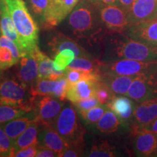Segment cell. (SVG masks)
Here are the masks:
<instances>
[{
	"mask_svg": "<svg viewBox=\"0 0 157 157\" xmlns=\"http://www.w3.org/2000/svg\"><path fill=\"white\" fill-rule=\"evenodd\" d=\"M127 17L129 27L146 21L157 19V1L135 0L127 12Z\"/></svg>",
	"mask_w": 157,
	"mask_h": 157,
	"instance_id": "8fae6325",
	"label": "cell"
},
{
	"mask_svg": "<svg viewBox=\"0 0 157 157\" xmlns=\"http://www.w3.org/2000/svg\"><path fill=\"white\" fill-rule=\"evenodd\" d=\"M2 71L1 69H0V78H1L2 75Z\"/></svg>",
	"mask_w": 157,
	"mask_h": 157,
	"instance_id": "ee69618b",
	"label": "cell"
},
{
	"mask_svg": "<svg viewBox=\"0 0 157 157\" xmlns=\"http://www.w3.org/2000/svg\"><path fill=\"white\" fill-rule=\"evenodd\" d=\"M100 64L101 60L93 58L87 57H76L73 61L68 65V69H76L85 71L98 72L100 74Z\"/></svg>",
	"mask_w": 157,
	"mask_h": 157,
	"instance_id": "83f0119b",
	"label": "cell"
},
{
	"mask_svg": "<svg viewBox=\"0 0 157 157\" xmlns=\"http://www.w3.org/2000/svg\"><path fill=\"white\" fill-rule=\"evenodd\" d=\"M53 127L68 144L84 147L85 129L81 125L76 109L67 105L61 110Z\"/></svg>",
	"mask_w": 157,
	"mask_h": 157,
	"instance_id": "5b68a950",
	"label": "cell"
},
{
	"mask_svg": "<svg viewBox=\"0 0 157 157\" xmlns=\"http://www.w3.org/2000/svg\"><path fill=\"white\" fill-rule=\"evenodd\" d=\"M68 26L78 38L92 39L103 30L99 8L90 0H80L68 18Z\"/></svg>",
	"mask_w": 157,
	"mask_h": 157,
	"instance_id": "3957f363",
	"label": "cell"
},
{
	"mask_svg": "<svg viewBox=\"0 0 157 157\" xmlns=\"http://www.w3.org/2000/svg\"><path fill=\"white\" fill-rule=\"evenodd\" d=\"M39 133V122L36 119L25 129L24 132L17 137L13 143L11 157L17 151L32 146H38Z\"/></svg>",
	"mask_w": 157,
	"mask_h": 157,
	"instance_id": "d4e9b609",
	"label": "cell"
},
{
	"mask_svg": "<svg viewBox=\"0 0 157 157\" xmlns=\"http://www.w3.org/2000/svg\"><path fill=\"white\" fill-rule=\"evenodd\" d=\"M157 117V96L136 103L133 112L131 130H137Z\"/></svg>",
	"mask_w": 157,
	"mask_h": 157,
	"instance_id": "5bb4252c",
	"label": "cell"
},
{
	"mask_svg": "<svg viewBox=\"0 0 157 157\" xmlns=\"http://www.w3.org/2000/svg\"><path fill=\"white\" fill-rule=\"evenodd\" d=\"M121 124V121L117 116L108 108L95 125L96 129L99 132L111 134L117 132Z\"/></svg>",
	"mask_w": 157,
	"mask_h": 157,
	"instance_id": "484cf974",
	"label": "cell"
},
{
	"mask_svg": "<svg viewBox=\"0 0 157 157\" xmlns=\"http://www.w3.org/2000/svg\"><path fill=\"white\" fill-rule=\"evenodd\" d=\"M108 109L106 105H99L87 111H78V114L88 125L95 124Z\"/></svg>",
	"mask_w": 157,
	"mask_h": 157,
	"instance_id": "4dcf8cb0",
	"label": "cell"
},
{
	"mask_svg": "<svg viewBox=\"0 0 157 157\" xmlns=\"http://www.w3.org/2000/svg\"><path fill=\"white\" fill-rule=\"evenodd\" d=\"M27 2L31 10L35 16L39 18L41 22L48 10L50 4V0H27Z\"/></svg>",
	"mask_w": 157,
	"mask_h": 157,
	"instance_id": "836d02e7",
	"label": "cell"
},
{
	"mask_svg": "<svg viewBox=\"0 0 157 157\" xmlns=\"http://www.w3.org/2000/svg\"><path fill=\"white\" fill-rule=\"evenodd\" d=\"M36 157H56L58 156V154H56L54 151L47 148L42 145L38 144L37 146V153Z\"/></svg>",
	"mask_w": 157,
	"mask_h": 157,
	"instance_id": "ab89813d",
	"label": "cell"
},
{
	"mask_svg": "<svg viewBox=\"0 0 157 157\" xmlns=\"http://www.w3.org/2000/svg\"><path fill=\"white\" fill-rule=\"evenodd\" d=\"M117 156L115 148L107 141H101L95 143L88 154L90 157H114Z\"/></svg>",
	"mask_w": 157,
	"mask_h": 157,
	"instance_id": "1f68e13d",
	"label": "cell"
},
{
	"mask_svg": "<svg viewBox=\"0 0 157 157\" xmlns=\"http://www.w3.org/2000/svg\"><path fill=\"white\" fill-rule=\"evenodd\" d=\"M137 130L141 131H146V132H151L157 133V117L154 120L147 124L146 125L141 127L140 129H137Z\"/></svg>",
	"mask_w": 157,
	"mask_h": 157,
	"instance_id": "60d3db41",
	"label": "cell"
},
{
	"mask_svg": "<svg viewBox=\"0 0 157 157\" xmlns=\"http://www.w3.org/2000/svg\"><path fill=\"white\" fill-rule=\"evenodd\" d=\"M13 146V141L5 132L2 125L0 124V156L11 157Z\"/></svg>",
	"mask_w": 157,
	"mask_h": 157,
	"instance_id": "e575fe53",
	"label": "cell"
},
{
	"mask_svg": "<svg viewBox=\"0 0 157 157\" xmlns=\"http://www.w3.org/2000/svg\"><path fill=\"white\" fill-rule=\"evenodd\" d=\"M135 0H117L116 5H119L121 8H123L124 10L128 12L129 8L132 6V3L134 2Z\"/></svg>",
	"mask_w": 157,
	"mask_h": 157,
	"instance_id": "7bdbcfd3",
	"label": "cell"
},
{
	"mask_svg": "<svg viewBox=\"0 0 157 157\" xmlns=\"http://www.w3.org/2000/svg\"><path fill=\"white\" fill-rule=\"evenodd\" d=\"M156 1H157V0H156Z\"/></svg>",
	"mask_w": 157,
	"mask_h": 157,
	"instance_id": "bcb514c9",
	"label": "cell"
},
{
	"mask_svg": "<svg viewBox=\"0 0 157 157\" xmlns=\"http://www.w3.org/2000/svg\"><path fill=\"white\" fill-rule=\"evenodd\" d=\"M101 80L110 88L115 95H126L135 76H123L101 73Z\"/></svg>",
	"mask_w": 157,
	"mask_h": 157,
	"instance_id": "cb8c5ba5",
	"label": "cell"
},
{
	"mask_svg": "<svg viewBox=\"0 0 157 157\" xmlns=\"http://www.w3.org/2000/svg\"><path fill=\"white\" fill-rule=\"evenodd\" d=\"M21 57L15 43L5 35H0V69L5 71L16 65Z\"/></svg>",
	"mask_w": 157,
	"mask_h": 157,
	"instance_id": "ac0fdd59",
	"label": "cell"
},
{
	"mask_svg": "<svg viewBox=\"0 0 157 157\" xmlns=\"http://www.w3.org/2000/svg\"><path fill=\"white\" fill-rule=\"evenodd\" d=\"M64 104L65 101L52 95L42 96L34 107L36 119L39 123L53 127Z\"/></svg>",
	"mask_w": 157,
	"mask_h": 157,
	"instance_id": "30bf717a",
	"label": "cell"
},
{
	"mask_svg": "<svg viewBox=\"0 0 157 157\" xmlns=\"http://www.w3.org/2000/svg\"><path fill=\"white\" fill-rule=\"evenodd\" d=\"M37 146H32L17 151L13 156L15 157H34L36 156Z\"/></svg>",
	"mask_w": 157,
	"mask_h": 157,
	"instance_id": "f35d334b",
	"label": "cell"
},
{
	"mask_svg": "<svg viewBox=\"0 0 157 157\" xmlns=\"http://www.w3.org/2000/svg\"><path fill=\"white\" fill-rule=\"evenodd\" d=\"M100 74L109 73L123 76H137L152 74L157 71V60L140 61L130 59H118L102 61L100 64Z\"/></svg>",
	"mask_w": 157,
	"mask_h": 157,
	"instance_id": "8992f818",
	"label": "cell"
},
{
	"mask_svg": "<svg viewBox=\"0 0 157 157\" xmlns=\"http://www.w3.org/2000/svg\"><path fill=\"white\" fill-rule=\"evenodd\" d=\"M99 15L103 27L111 34H123L129 29L127 12L116 4L99 8Z\"/></svg>",
	"mask_w": 157,
	"mask_h": 157,
	"instance_id": "52a82bcc",
	"label": "cell"
},
{
	"mask_svg": "<svg viewBox=\"0 0 157 157\" xmlns=\"http://www.w3.org/2000/svg\"><path fill=\"white\" fill-rule=\"evenodd\" d=\"M104 55L105 61L118 59L154 61L157 60V44L135 40L122 34H111Z\"/></svg>",
	"mask_w": 157,
	"mask_h": 157,
	"instance_id": "6da1fadb",
	"label": "cell"
},
{
	"mask_svg": "<svg viewBox=\"0 0 157 157\" xmlns=\"http://www.w3.org/2000/svg\"><path fill=\"white\" fill-rule=\"evenodd\" d=\"M80 0H50L49 7L41 21L44 29H51L57 26L71 13Z\"/></svg>",
	"mask_w": 157,
	"mask_h": 157,
	"instance_id": "9c48e42d",
	"label": "cell"
},
{
	"mask_svg": "<svg viewBox=\"0 0 157 157\" xmlns=\"http://www.w3.org/2000/svg\"><path fill=\"white\" fill-rule=\"evenodd\" d=\"M57 85V81L39 78L37 79L29 88V93L31 99L35 103V101L38 97L44 95H52Z\"/></svg>",
	"mask_w": 157,
	"mask_h": 157,
	"instance_id": "4316f807",
	"label": "cell"
},
{
	"mask_svg": "<svg viewBox=\"0 0 157 157\" xmlns=\"http://www.w3.org/2000/svg\"><path fill=\"white\" fill-rule=\"evenodd\" d=\"M127 35L135 40L157 44V19L132 25L127 29Z\"/></svg>",
	"mask_w": 157,
	"mask_h": 157,
	"instance_id": "d6986e66",
	"label": "cell"
},
{
	"mask_svg": "<svg viewBox=\"0 0 157 157\" xmlns=\"http://www.w3.org/2000/svg\"><path fill=\"white\" fill-rule=\"evenodd\" d=\"M36 57L39 66V74L37 79L39 78H48V79L56 81L65 76L66 70L58 71L54 68L53 60L39 50V47L33 50Z\"/></svg>",
	"mask_w": 157,
	"mask_h": 157,
	"instance_id": "44dd1931",
	"label": "cell"
},
{
	"mask_svg": "<svg viewBox=\"0 0 157 157\" xmlns=\"http://www.w3.org/2000/svg\"><path fill=\"white\" fill-rule=\"evenodd\" d=\"M133 137L132 150L135 156H157V133L141 130H131Z\"/></svg>",
	"mask_w": 157,
	"mask_h": 157,
	"instance_id": "7c38bea8",
	"label": "cell"
},
{
	"mask_svg": "<svg viewBox=\"0 0 157 157\" xmlns=\"http://www.w3.org/2000/svg\"><path fill=\"white\" fill-rule=\"evenodd\" d=\"M136 103L126 95H115L107 104L120 120L121 124L130 126Z\"/></svg>",
	"mask_w": 157,
	"mask_h": 157,
	"instance_id": "2e32d148",
	"label": "cell"
},
{
	"mask_svg": "<svg viewBox=\"0 0 157 157\" xmlns=\"http://www.w3.org/2000/svg\"><path fill=\"white\" fill-rule=\"evenodd\" d=\"M0 30L2 34L7 36L15 43L23 56L24 53H23L22 45L14 23L7 8L5 0H0Z\"/></svg>",
	"mask_w": 157,
	"mask_h": 157,
	"instance_id": "7402d4cb",
	"label": "cell"
},
{
	"mask_svg": "<svg viewBox=\"0 0 157 157\" xmlns=\"http://www.w3.org/2000/svg\"><path fill=\"white\" fill-rule=\"evenodd\" d=\"M74 105H75V109L78 112V111H87V110H89L92 109V108L101 105V104H100L97 98L95 96V97L87 98V99L81 100V101L74 103Z\"/></svg>",
	"mask_w": 157,
	"mask_h": 157,
	"instance_id": "8d00e7d4",
	"label": "cell"
},
{
	"mask_svg": "<svg viewBox=\"0 0 157 157\" xmlns=\"http://www.w3.org/2000/svg\"><path fill=\"white\" fill-rule=\"evenodd\" d=\"M98 81L100 80L84 78L75 83H70L66 95V100L74 104L81 100L95 97V88Z\"/></svg>",
	"mask_w": 157,
	"mask_h": 157,
	"instance_id": "e0dca14e",
	"label": "cell"
},
{
	"mask_svg": "<svg viewBox=\"0 0 157 157\" xmlns=\"http://www.w3.org/2000/svg\"><path fill=\"white\" fill-rule=\"evenodd\" d=\"M16 65L15 77L27 87L30 88L37 80L39 74L38 62L33 51L23 55Z\"/></svg>",
	"mask_w": 157,
	"mask_h": 157,
	"instance_id": "4fadbf2b",
	"label": "cell"
},
{
	"mask_svg": "<svg viewBox=\"0 0 157 157\" xmlns=\"http://www.w3.org/2000/svg\"><path fill=\"white\" fill-rule=\"evenodd\" d=\"M75 58V53L73 50L64 49L54 56V68L58 71H65Z\"/></svg>",
	"mask_w": 157,
	"mask_h": 157,
	"instance_id": "f546056e",
	"label": "cell"
},
{
	"mask_svg": "<svg viewBox=\"0 0 157 157\" xmlns=\"http://www.w3.org/2000/svg\"><path fill=\"white\" fill-rule=\"evenodd\" d=\"M90 1L93 2L98 8H101L104 6L113 5L116 3L117 0H90Z\"/></svg>",
	"mask_w": 157,
	"mask_h": 157,
	"instance_id": "b9f144b4",
	"label": "cell"
},
{
	"mask_svg": "<svg viewBox=\"0 0 157 157\" xmlns=\"http://www.w3.org/2000/svg\"><path fill=\"white\" fill-rule=\"evenodd\" d=\"M84 146L78 145L68 144L63 154V157H78L84 156Z\"/></svg>",
	"mask_w": 157,
	"mask_h": 157,
	"instance_id": "74e56055",
	"label": "cell"
},
{
	"mask_svg": "<svg viewBox=\"0 0 157 157\" xmlns=\"http://www.w3.org/2000/svg\"><path fill=\"white\" fill-rule=\"evenodd\" d=\"M36 114L34 111L27 113L26 114L16 119H13L7 122L2 124V127L5 132L8 135L13 143L18 137L21 133L24 132L25 129L28 127L31 123L36 120Z\"/></svg>",
	"mask_w": 157,
	"mask_h": 157,
	"instance_id": "603a6c76",
	"label": "cell"
},
{
	"mask_svg": "<svg viewBox=\"0 0 157 157\" xmlns=\"http://www.w3.org/2000/svg\"><path fill=\"white\" fill-rule=\"evenodd\" d=\"M48 46L51 51L56 55L64 49H70L73 50L76 57H87L93 58V56L84 49L81 45L76 42L74 39L65 36L62 34H56L48 42Z\"/></svg>",
	"mask_w": 157,
	"mask_h": 157,
	"instance_id": "ffe728a7",
	"label": "cell"
},
{
	"mask_svg": "<svg viewBox=\"0 0 157 157\" xmlns=\"http://www.w3.org/2000/svg\"><path fill=\"white\" fill-rule=\"evenodd\" d=\"M39 144L54 151L58 156L62 157L68 144L51 125L39 123Z\"/></svg>",
	"mask_w": 157,
	"mask_h": 157,
	"instance_id": "9a60e30c",
	"label": "cell"
},
{
	"mask_svg": "<svg viewBox=\"0 0 157 157\" xmlns=\"http://www.w3.org/2000/svg\"><path fill=\"white\" fill-rule=\"evenodd\" d=\"M69 85L70 82H68L66 76H62L61 78L57 80V85L52 93V96L58 98L60 101H65L66 100V95Z\"/></svg>",
	"mask_w": 157,
	"mask_h": 157,
	"instance_id": "d590c367",
	"label": "cell"
},
{
	"mask_svg": "<svg viewBox=\"0 0 157 157\" xmlns=\"http://www.w3.org/2000/svg\"><path fill=\"white\" fill-rule=\"evenodd\" d=\"M30 111L22 108L0 104V124L7 122L20 117L26 114Z\"/></svg>",
	"mask_w": 157,
	"mask_h": 157,
	"instance_id": "f1b7e54d",
	"label": "cell"
},
{
	"mask_svg": "<svg viewBox=\"0 0 157 157\" xmlns=\"http://www.w3.org/2000/svg\"><path fill=\"white\" fill-rule=\"evenodd\" d=\"M18 34L23 53L38 48L39 27L23 0H5Z\"/></svg>",
	"mask_w": 157,
	"mask_h": 157,
	"instance_id": "7a4b0ae2",
	"label": "cell"
},
{
	"mask_svg": "<svg viewBox=\"0 0 157 157\" xmlns=\"http://www.w3.org/2000/svg\"><path fill=\"white\" fill-rule=\"evenodd\" d=\"M0 35H1V30H0Z\"/></svg>",
	"mask_w": 157,
	"mask_h": 157,
	"instance_id": "f6af8a7d",
	"label": "cell"
},
{
	"mask_svg": "<svg viewBox=\"0 0 157 157\" xmlns=\"http://www.w3.org/2000/svg\"><path fill=\"white\" fill-rule=\"evenodd\" d=\"M115 95L110 88L101 80L98 82L95 88V97L101 105H107Z\"/></svg>",
	"mask_w": 157,
	"mask_h": 157,
	"instance_id": "d6a6232c",
	"label": "cell"
},
{
	"mask_svg": "<svg viewBox=\"0 0 157 157\" xmlns=\"http://www.w3.org/2000/svg\"><path fill=\"white\" fill-rule=\"evenodd\" d=\"M126 96L136 103L157 96V82L151 74H139L135 76Z\"/></svg>",
	"mask_w": 157,
	"mask_h": 157,
	"instance_id": "ba28073f",
	"label": "cell"
},
{
	"mask_svg": "<svg viewBox=\"0 0 157 157\" xmlns=\"http://www.w3.org/2000/svg\"><path fill=\"white\" fill-rule=\"evenodd\" d=\"M0 104L22 108L29 111H32L35 105L29 87L16 77L2 75L0 78Z\"/></svg>",
	"mask_w": 157,
	"mask_h": 157,
	"instance_id": "277c9868",
	"label": "cell"
}]
</instances>
